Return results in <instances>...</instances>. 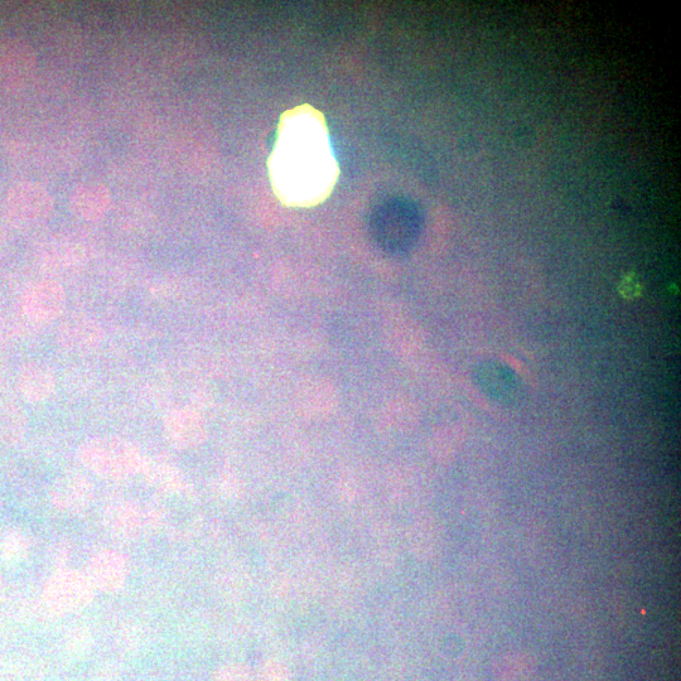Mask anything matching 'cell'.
I'll use <instances>...</instances> for the list:
<instances>
[{
	"instance_id": "1",
	"label": "cell",
	"mask_w": 681,
	"mask_h": 681,
	"mask_svg": "<svg viewBox=\"0 0 681 681\" xmlns=\"http://www.w3.org/2000/svg\"><path fill=\"white\" fill-rule=\"evenodd\" d=\"M268 169L273 192L284 206L309 209L331 196L340 167L320 110L304 104L284 111Z\"/></svg>"
},
{
	"instance_id": "2",
	"label": "cell",
	"mask_w": 681,
	"mask_h": 681,
	"mask_svg": "<svg viewBox=\"0 0 681 681\" xmlns=\"http://www.w3.org/2000/svg\"><path fill=\"white\" fill-rule=\"evenodd\" d=\"M80 461L90 471L111 480H123L142 470L144 458L127 439L105 436L90 439L80 447Z\"/></svg>"
},
{
	"instance_id": "3",
	"label": "cell",
	"mask_w": 681,
	"mask_h": 681,
	"mask_svg": "<svg viewBox=\"0 0 681 681\" xmlns=\"http://www.w3.org/2000/svg\"><path fill=\"white\" fill-rule=\"evenodd\" d=\"M422 216L412 205H390L373 221V234L381 248L394 255L409 253L422 233Z\"/></svg>"
},
{
	"instance_id": "4",
	"label": "cell",
	"mask_w": 681,
	"mask_h": 681,
	"mask_svg": "<svg viewBox=\"0 0 681 681\" xmlns=\"http://www.w3.org/2000/svg\"><path fill=\"white\" fill-rule=\"evenodd\" d=\"M53 198L45 186L27 181L19 182L8 192L6 207L9 221L14 226L36 227L51 216Z\"/></svg>"
},
{
	"instance_id": "5",
	"label": "cell",
	"mask_w": 681,
	"mask_h": 681,
	"mask_svg": "<svg viewBox=\"0 0 681 681\" xmlns=\"http://www.w3.org/2000/svg\"><path fill=\"white\" fill-rule=\"evenodd\" d=\"M37 55L30 42L9 37L0 40V88H23L35 74Z\"/></svg>"
},
{
	"instance_id": "6",
	"label": "cell",
	"mask_w": 681,
	"mask_h": 681,
	"mask_svg": "<svg viewBox=\"0 0 681 681\" xmlns=\"http://www.w3.org/2000/svg\"><path fill=\"white\" fill-rule=\"evenodd\" d=\"M66 293L61 284L53 280L32 286L22 298L24 315L38 323L57 320L65 311Z\"/></svg>"
},
{
	"instance_id": "7",
	"label": "cell",
	"mask_w": 681,
	"mask_h": 681,
	"mask_svg": "<svg viewBox=\"0 0 681 681\" xmlns=\"http://www.w3.org/2000/svg\"><path fill=\"white\" fill-rule=\"evenodd\" d=\"M91 596L89 578L80 573H59L48 582L46 600L48 605L60 611H75L88 603Z\"/></svg>"
},
{
	"instance_id": "8",
	"label": "cell",
	"mask_w": 681,
	"mask_h": 681,
	"mask_svg": "<svg viewBox=\"0 0 681 681\" xmlns=\"http://www.w3.org/2000/svg\"><path fill=\"white\" fill-rule=\"evenodd\" d=\"M476 383L497 402L514 403L519 399L521 386L518 378L513 371L496 362H485L477 369Z\"/></svg>"
},
{
	"instance_id": "9",
	"label": "cell",
	"mask_w": 681,
	"mask_h": 681,
	"mask_svg": "<svg viewBox=\"0 0 681 681\" xmlns=\"http://www.w3.org/2000/svg\"><path fill=\"white\" fill-rule=\"evenodd\" d=\"M103 340V328L94 318L77 315L62 323L59 342L64 349L85 352L96 349Z\"/></svg>"
},
{
	"instance_id": "10",
	"label": "cell",
	"mask_w": 681,
	"mask_h": 681,
	"mask_svg": "<svg viewBox=\"0 0 681 681\" xmlns=\"http://www.w3.org/2000/svg\"><path fill=\"white\" fill-rule=\"evenodd\" d=\"M53 505L69 513H79L88 507L93 499V486L84 476L77 473L57 478L50 492Z\"/></svg>"
},
{
	"instance_id": "11",
	"label": "cell",
	"mask_w": 681,
	"mask_h": 681,
	"mask_svg": "<svg viewBox=\"0 0 681 681\" xmlns=\"http://www.w3.org/2000/svg\"><path fill=\"white\" fill-rule=\"evenodd\" d=\"M111 205L109 188L101 183H82L70 197L72 212L82 220L95 221L108 212Z\"/></svg>"
},
{
	"instance_id": "12",
	"label": "cell",
	"mask_w": 681,
	"mask_h": 681,
	"mask_svg": "<svg viewBox=\"0 0 681 681\" xmlns=\"http://www.w3.org/2000/svg\"><path fill=\"white\" fill-rule=\"evenodd\" d=\"M18 388L30 403H42L50 399L56 389L53 371L41 362H28L19 371Z\"/></svg>"
},
{
	"instance_id": "13",
	"label": "cell",
	"mask_w": 681,
	"mask_h": 681,
	"mask_svg": "<svg viewBox=\"0 0 681 681\" xmlns=\"http://www.w3.org/2000/svg\"><path fill=\"white\" fill-rule=\"evenodd\" d=\"M125 565L123 559L114 553L98 555L90 564V583L104 591H115L124 583Z\"/></svg>"
},
{
	"instance_id": "14",
	"label": "cell",
	"mask_w": 681,
	"mask_h": 681,
	"mask_svg": "<svg viewBox=\"0 0 681 681\" xmlns=\"http://www.w3.org/2000/svg\"><path fill=\"white\" fill-rule=\"evenodd\" d=\"M166 436L176 447L188 448L202 441L204 431L195 415L173 412L166 419Z\"/></svg>"
},
{
	"instance_id": "15",
	"label": "cell",
	"mask_w": 681,
	"mask_h": 681,
	"mask_svg": "<svg viewBox=\"0 0 681 681\" xmlns=\"http://www.w3.org/2000/svg\"><path fill=\"white\" fill-rule=\"evenodd\" d=\"M27 429V417L18 405L0 403V443L14 446L22 441Z\"/></svg>"
},
{
	"instance_id": "16",
	"label": "cell",
	"mask_w": 681,
	"mask_h": 681,
	"mask_svg": "<svg viewBox=\"0 0 681 681\" xmlns=\"http://www.w3.org/2000/svg\"><path fill=\"white\" fill-rule=\"evenodd\" d=\"M535 661L524 654L505 655L497 661L494 673L497 681H533Z\"/></svg>"
},
{
	"instance_id": "17",
	"label": "cell",
	"mask_w": 681,
	"mask_h": 681,
	"mask_svg": "<svg viewBox=\"0 0 681 681\" xmlns=\"http://www.w3.org/2000/svg\"><path fill=\"white\" fill-rule=\"evenodd\" d=\"M144 477L149 485L161 491H178L181 489L180 477L169 463L159 460V458H144L142 470Z\"/></svg>"
},
{
	"instance_id": "18",
	"label": "cell",
	"mask_w": 681,
	"mask_h": 681,
	"mask_svg": "<svg viewBox=\"0 0 681 681\" xmlns=\"http://www.w3.org/2000/svg\"><path fill=\"white\" fill-rule=\"evenodd\" d=\"M109 520L120 533H135L142 526L143 514L132 504H118L110 507Z\"/></svg>"
},
{
	"instance_id": "19",
	"label": "cell",
	"mask_w": 681,
	"mask_h": 681,
	"mask_svg": "<svg viewBox=\"0 0 681 681\" xmlns=\"http://www.w3.org/2000/svg\"><path fill=\"white\" fill-rule=\"evenodd\" d=\"M28 543L26 538L17 531H11L3 536L0 542V554L7 560H18L26 555Z\"/></svg>"
},
{
	"instance_id": "20",
	"label": "cell",
	"mask_w": 681,
	"mask_h": 681,
	"mask_svg": "<svg viewBox=\"0 0 681 681\" xmlns=\"http://www.w3.org/2000/svg\"><path fill=\"white\" fill-rule=\"evenodd\" d=\"M215 681H255L250 671L241 665H229L216 674ZM262 681V680H259Z\"/></svg>"
}]
</instances>
